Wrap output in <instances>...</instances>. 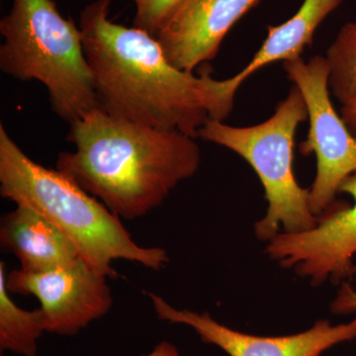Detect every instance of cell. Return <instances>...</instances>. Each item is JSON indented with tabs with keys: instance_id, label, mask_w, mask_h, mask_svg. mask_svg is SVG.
<instances>
[{
	"instance_id": "6da1fadb",
	"label": "cell",
	"mask_w": 356,
	"mask_h": 356,
	"mask_svg": "<svg viewBox=\"0 0 356 356\" xmlns=\"http://www.w3.org/2000/svg\"><path fill=\"white\" fill-rule=\"evenodd\" d=\"M111 0H95L79 16L83 50L95 77L98 108L116 118L197 139L210 120L225 122L238 89L207 70L177 69L158 40L109 19Z\"/></svg>"
},
{
	"instance_id": "7a4b0ae2",
	"label": "cell",
	"mask_w": 356,
	"mask_h": 356,
	"mask_svg": "<svg viewBox=\"0 0 356 356\" xmlns=\"http://www.w3.org/2000/svg\"><path fill=\"white\" fill-rule=\"evenodd\" d=\"M70 125L67 140L76 151L58 154L56 170L120 219L146 216L200 166L195 138L177 131L145 127L99 108Z\"/></svg>"
},
{
	"instance_id": "3957f363",
	"label": "cell",
	"mask_w": 356,
	"mask_h": 356,
	"mask_svg": "<svg viewBox=\"0 0 356 356\" xmlns=\"http://www.w3.org/2000/svg\"><path fill=\"white\" fill-rule=\"evenodd\" d=\"M0 195L41 213L74 243L84 261L108 278H116L112 262H137L161 270L170 262L166 250L145 248L104 204L58 170L35 163L0 125Z\"/></svg>"
},
{
	"instance_id": "277c9868",
	"label": "cell",
	"mask_w": 356,
	"mask_h": 356,
	"mask_svg": "<svg viewBox=\"0 0 356 356\" xmlns=\"http://www.w3.org/2000/svg\"><path fill=\"white\" fill-rule=\"evenodd\" d=\"M0 70L48 89L51 110L69 123L98 109L95 77L81 29L54 0H13L0 20Z\"/></svg>"
},
{
	"instance_id": "5b68a950",
	"label": "cell",
	"mask_w": 356,
	"mask_h": 356,
	"mask_svg": "<svg viewBox=\"0 0 356 356\" xmlns=\"http://www.w3.org/2000/svg\"><path fill=\"white\" fill-rule=\"evenodd\" d=\"M308 119L305 99L293 86L270 118L250 127H233L210 120L198 138L231 149L254 168L264 189L266 215L254 224L255 236L269 242L280 232L298 233L316 226L308 189L300 186L294 170V138Z\"/></svg>"
},
{
	"instance_id": "8992f818",
	"label": "cell",
	"mask_w": 356,
	"mask_h": 356,
	"mask_svg": "<svg viewBox=\"0 0 356 356\" xmlns=\"http://www.w3.org/2000/svg\"><path fill=\"white\" fill-rule=\"evenodd\" d=\"M283 69L303 95L308 110L310 129L300 145V153L315 154L317 159V175L309 188V204L318 218L337 202L341 184L356 172V139L330 98L325 57L314 56L308 62L302 58L286 60Z\"/></svg>"
},
{
	"instance_id": "52a82bcc",
	"label": "cell",
	"mask_w": 356,
	"mask_h": 356,
	"mask_svg": "<svg viewBox=\"0 0 356 356\" xmlns=\"http://www.w3.org/2000/svg\"><path fill=\"white\" fill-rule=\"evenodd\" d=\"M339 193L353 204L337 200L318 217L315 227L298 233L280 232L267 242L266 254L284 269L306 278L313 286L327 281L341 285L353 280L356 255V172L346 178Z\"/></svg>"
},
{
	"instance_id": "ba28073f",
	"label": "cell",
	"mask_w": 356,
	"mask_h": 356,
	"mask_svg": "<svg viewBox=\"0 0 356 356\" xmlns=\"http://www.w3.org/2000/svg\"><path fill=\"white\" fill-rule=\"evenodd\" d=\"M107 278L79 259L43 273L16 269L6 276V286L8 292L38 298L46 332L76 336L113 305Z\"/></svg>"
},
{
	"instance_id": "9c48e42d",
	"label": "cell",
	"mask_w": 356,
	"mask_h": 356,
	"mask_svg": "<svg viewBox=\"0 0 356 356\" xmlns=\"http://www.w3.org/2000/svg\"><path fill=\"white\" fill-rule=\"evenodd\" d=\"M147 295L159 318L191 327L203 343L216 346L229 356H322L356 339V317L339 325L321 318L307 331L287 336H255L217 322L207 312L177 309L154 293Z\"/></svg>"
},
{
	"instance_id": "30bf717a",
	"label": "cell",
	"mask_w": 356,
	"mask_h": 356,
	"mask_svg": "<svg viewBox=\"0 0 356 356\" xmlns=\"http://www.w3.org/2000/svg\"><path fill=\"white\" fill-rule=\"evenodd\" d=\"M261 0H182L156 33L165 57L177 69L194 72L214 60L222 40Z\"/></svg>"
},
{
	"instance_id": "8fae6325",
	"label": "cell",
	"mask_w": 356,
	"mask_h": 356,
	"mask_svg": "<svg viewBox=\"0 0 356 356\" xmlns=\"http://www.w3.org/2000/svg\"><path fill=\"white\" fill-rule=\"evenodd\" d=\"M0 243L17 257L21 270L43 273L81 259L74 243L38 211L24 203L1 218Z\"/></svg>"
},
{
	"instance_id": "7c38bea8",
	"label": "cell",
	"mask_w": 356,
	"mask_h": 356,
	"mask_svg": "<svg viewBox=\"0 0 356 356\" xmlns=\"http://www.w3.org/2000/svg\"><path fill=\"white\" fill-rule=\"evenodd\" d=\"M343 0H304L298 11L280 26H269L268 35L254 58L240 72L232 76L236 88L267 65L301 58L306 47L325 18L339 8Z\"/></svg>"
},
{
	"instance_id": "4fadbf2b",
	"label": "cell",
	"mask_w": 356,
	"mask_h": 356,
	"mask_svg": "<svg viewBox=\"0 0 356 356\" xmlns=\"http://www.w3.org/2000/svg\"><path fill=\"white\" fill-rule=\"evenodd\" d=\"M6 264H0V350L21 356H37L38 341L46 332L42 309L26 311L9 297Z\"/></svg>"
},
{
	"instance_id": "5bb4252c",
	"label": "cell",
	"mask_w": 356,
	"mask_h": 356,
	"mask_svg": "<svg viewBox=\"0 0 356 356\" xmlns=\"http://www.w3.org/2000/svg\"><path fill=\"white\" fill-rule=\"evenodd\" d=\"M331 95L341 105L356 98V21L344 24L325 51Z\"/></svg>"
},
{
	"instance_id": "9a60e30c",
	"label": "cell",
	"mask_w": 356,
	"mask_h": 356,
	"mask_svg": "<svg viewBox=\"0 0 356 356\" xmlns=\"http://www.w3.org/2000/svg\"><path fill=\"white\" fill-rule=\"evenodd\" d=\"M136 6L133 27L156 37L168 13L182 0H132Z\"/></svg>"
},
{
	"instance_id": "2e32d148",
	"label": "cell",
	"mask_w": 356,
	"mask_h": 356,
	"mask_svg": "<svg viewBox=\"0 0 356 356\" xmlns=\"http://www.w3.org/2000/svg\"><path fill=\"white\" fill-rule=\"evenodd\" d=\"M356 280V264L353 268V280ZM330 310L334 315H351L356 313V288L350 281H344L339 285L337 296L332 300Z\"/></svg>"
},
{
	"instance_id": "e0dca14e",
	"label": "cell",
	"mask_w": 356,
	"mask_h": 356,
	"mask_svg": "<svg viewBox=\"0 0 356 356\" xmlns=\"http://www.w3.org/2000/svg\"><path fill=\"white\" fill-rule=\"evenodd\" d=\"M341 117L356 139V98L341 106Z\"/></svg>"
},
{
	"instance_id": "ac0fdd59",
	"label": "cell",
	"mask_w": 356,
	"mask_h": 356,
	"mask_svg": "<svg viewBox=\"0 0 356 356\" xmlns=\"http://www.w3.org/2000/svg\"><path fill=\"white\" fill-rule=\"evenodd\" d=\"M143 356H181L175 344L170 341H163L154 346L151 353Z\"/></svg>"
}]
</instances>
